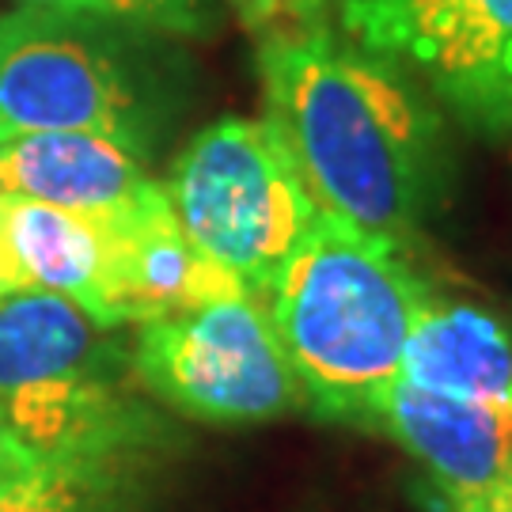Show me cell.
<instances>
[{
  "instance_id": "1",
  "label": "cell",
  "mask_w": 512,
  "mask_h": 512,
  "mask_svg": "<svg viewBox=\"0 0 512 512\" xmlns=\"http://www.w3.org/2000/svg\"><path fill=\"white\" fill-rule=\"evenodd\" d=\"M258 80L319 209L399 247L444 209L448 129L395 65L319 23L258 38Z\"/></svg>"
},
{
  "instance_id": "2",
  "label": "cell",
  "mask_w": 512,
  "mask_h": 512,
  "mask_svg": "<svg viewBox=\"0 0 512 512\" xmlns=\"http://www.w3.org/2000/svg\"><path fill=\"white\" fill-rule=\"evenodd\" d=\"M429 296L399 243L319 209L266 293L304 410L372 429Z\"/></svg>"
},
{
  "instance_id": "3",
  "label": "cell",
  "mask_w": 512,
  "mask_h": 512,
  "mask_svg": "<svg viewBox=\"0 0 512 512\" xmlns=\"http://www.w3.org/2000/svg\"><path fill=\"white\" fill-rule=\"evenodd\" d=\"M183 57L167 35L46 8L0 16V145L92 133L148 160L179 107Z\"/></svg>"
},
{
  "instance_id": "4",
  "label": "cell",
  "mask_w": 512,
  "mask_h": 512,
  "mask_svg": "<svg viewBox=\"0 0 512 512\" xmlns=\"http://www.w3.org/2000/svg\"><path fill=\"white\" fill-rule=\"evenodd\" d=\"M118 330L57 293L0 304V410L38 459H156L175 444Z\"/></svg>"
},
{
  "instance_id": "5",
  "label": "cell",
  "mask_w": 512,
  "mask_h": 512,
  "mask_svg": "<svg viewBox=\"0 0 512 512\" xmlns=\"http://www.w3.org/2000/svg\"><path fill=\"white\" fill-rule=\"evenodd\" d=\"M164 190L186 239L262 300L319 213L293 148L266 114L220 118L194 133Z\"/></svg>"
},
{
  "instance_id": "6",
  "label": "cell",
  "mask_w": 512,
  "mask_h": 512,
  "mask_svg": "<svg viewBox=\"0 0 512 512\" xmlns=\"http://www.w3.org/2000/svg\"><path fill=\"white\" fill-rule=\"evenodd\" d=\"M129 357L141 391L205 425H258L304 410L274 319L255 293L133 327Z\"/></svg>"
},
{
  "instance_id": "7",
  "label": "cell",
  "mask_w": 512,
  "mask_h": 512,
  "mask_svg": "<svg viewBox=\"0 0 512 512\" xmlns=\"http://www.w3.org/2000/svg\"><path fill=\"white\" fill-rule=\"evenodd\" d=\"M342 35L425 84L459 126L512 129V0H338Z\"/></svg>"
},
{
  "instance_id": "8",
  "label": "cell",
  "mask_w": 512,
  "mask_h": 512,
  "mask_svg": "<svg viewBox=\"0 0 512 512\" xmlns=\"http://www.w3.org/2000/svg\"><path fill=\"white\" fill-rule=\"evenodd\" d=\"M372 429L414 456L440 512H486L512 482V406L395 380L376 403Z\"/></svg>"
},
{
  "instance_id": "9",
  "label": "cell",
  "mask_w": 512,
  "mask_h": 512,
  "mask_svg": "<svg viewBox=\"0 0 512 512\" xmlns=\"http://www.w3.org/2000/svg\"><path fill=\"white\" fill-rule=\"evenodd\" d=\"M107 232L110 304L118 327H141L220 296L247 293L186 239L164 183L152 186L137 205L107 217Z\"/></svg>"
},
{
  "instance_id": "10",
  "label": "cell",
  "mask_w": 512,
  "mask_h": 512,
  "mask_svg": "<svg viewBox=\"0 0 512 512\" xmlns=\"http://www.w3.org/2000/svg\"><path fill=\"white\" fill-rule=\"evenodd\" d=\"M0 277L12 293H57L114 323L107 217H84L0 190Z\"/></svg>"
},
{
  "instance_id": "11",
  "label": "cell",
  "mask_w": 512,
  "mask_h": 512,
  "mask_svg": "<svg viewBox=\"0 0 512 512\" xmlns=\"http://www.w3.org/2000/svg\"><path fill=\"white\" fill-rule=\"evenodd\" d=\"M145 164L107 137L31 133L0 145V190L84 217H114L156 186Z\"/></svg>"
},
{
  "instance_id": "12",
  "label": "cell",
  "mask_w": 512,
  "mask_h": 512,
  "mask_svg": "<svg viewBox=\"0 0 512 512\" xmlns=\"http://www.w3.org/2000/svg\"><path fill=\"white\" fill-rule=\"evenodd\" d=\"M399 380L448 399L512 406V334L475 304L429 296L406 338Z\"/></svg>"
},
{
  "instance_id": "13",
  "label": "cell",
  "mask_w": 512,
  "mask_h": 512,
  "mask_svg": "<svg viewBox=\"0 0 512 512\" xmlns=\"http://www.w3.org/2000/svg\"><path fill=\"white\" fill-rule=\"evenodd\" d=\"M152 459H42L0 486V512H148Z\"/></svg>"
},
{
  "instance_id": "14",
  "label": "cell",
  "mask_w": 512,
  "mask_h": 512,
  "mask_svg": "<svg viewBox=\"0 0 512 512\" xmlns=\"http://www.w3.org/2000/svg\"><path fill=\"white\" fill-rule=\"evenodd\" d=\"M16 8H46L129 23L167 38H205L217 31L213 0H12Z\"/></svg>"
},
{
  "instance_id": "15",
  "label": "cell",
  "mask_w": 512,
  "mask_h": 512,
  "mask_svg": "<svg viewBox=\"0 0 512 512\" xmlns=\"http://www.w3.org/2000/svg\"><path fill=\"white\" fill-rule=\"evenodd\" d=\"M42 459L23 444V440L16 437V429L8 425V418H4V410H0V486L4 482H12V478L27 475L31 467H38Z\"/></svg>"
},
{
  "instance_id": "16",
  "label": "cell",
  "mask_w": 512,
  "mask_h": 512,
  "mask_svg": "<svg viewBox=\"0 0 512 512\" xmlns=\"http://www.w3.org/2000/svg\"><path fill=\"white\" fill-rule=\"evenodd\" d=\"M277 31H304L319 27L327 16V0H274Z\"/></svg>"
},
{
  "instance_id": "17",
  "label": "cell",
  "mask_w": 512,
  "mask_h": 512,
  "mask_svg": "<svg viewBox=\"0 0 512 512\" xmlns=\"http://www.w3.org/2000/svg\"><path fill=\"white\" fill-rule=\"evenodd\" d=\"M232 8L239 12L243 27L255 31L258 38L277 31V16H274V0H232Z\"/></svg>"
},
{
  "instance_id": "18",
  "label": "cell",
  "mask_w": 512,
  "mask_h": 512,
  "mask_svg": "<svg viewBox=\"0 0 512 512\" xmlns=\"http://www.w3.org/2000/svg\"><path fill=\"white\" fill-rule=\"evenodd\" d=\"M486 512H512V482L505 486V494L497 497V501H494V505H490Z\"/></svg>"
},
{
  "instance_id": "19",
  "label": "cell",
  "mask_w": 512,
  "mask_h": 512,
  "mask_svg": "<svg viewBox=\"0 0 512 512\" xmlns=\"http://www.w3.org/2000/svg\"><path fill=\"white\" fill-rule=\"evenodd\" d=\"M8 296H12V289H8V285H4V277H0V304H4Z\"/></svg>"
},
{
  "instance_id": "20",
  "label": "cell",
  "mask_w": 512,
  "mask_h": 512,
  "mask_svg": "<svg viewBox=\"0 0 512 512\" xmlns=\"http://www.w3.org/2000/svg\"><path fill=\"white\" fill-rule=\"evenodd\" d=\"M505 148H509V156H512V129L505 133Z\"/></svg>"
}]
</instances>
